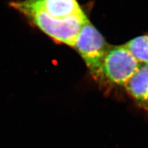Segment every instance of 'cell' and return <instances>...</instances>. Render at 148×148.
<instances>
[{
	"label": "cell",
	"instance_id": "1",
	"mask_svg": "<svg viewBox=\"0 0 148 148\" xmlns=\"http://www.w3.org/2000/svg\"><path fill=\"white\" fill-rule=\"evenodd\" d=\"M141 64L125 45H110L103 60L102 85L125 89Z\"/></svg>",
	"mask_w": 148,
	"mask_h": 148
},
{
	"label": "cell",
	"instance_id": "2",
	"mask_svg": "<svg viewBox=\"0 0 148 148\" xmlns=\"http://www.w3.org/2000/svg\"><path fill=\"white\" fill-rule=\"evenodd\" d=\"M110 46L88 20L78 35L75 48L80 54L94 79L102 85V67Z\"/></svg>",
	"mask_w": 148,
	"mask_h": 148
},
{
	"label": "cell",
	"instance_id": "3",
	"mask_svg": "<svg viewBox=\"0 0 148 148\" xmlns=\"http://www.w3.org/2000/svg\"><path fill=\"white\" fill-rule=\"evenodd\" d=\"M25 16L46 35L73 48L82 28L88 21L83 12L65 19L54 18L41 12H32Z\"/></svg>",
	"mask_w": 148,
	"mask_h": 148
},
{
	"label": "cell",
	"instance_id": "4",
	"mask_svg": "<svg viewBox=\"0 0 148 148\" xmlns=\"http://www.w3.org/2000/svg\"><path fill=\"white\" fill-rule=\"evenodd\" d=\"M11 5L24 15L41 12L57 19H65L83 12L77 0H25L12 3Z\"/></svg>",
	"mask_w": 148,
	"mask_h": 148
},
{
	"label": "cell",
	"instance_id": "5",
	"mask_svg": "<svg viewBox=\"0 0 148 148\" xmlns=\"http://www.w3.org/2000/svg\"><path fill=\"white\" fill-rule=\"evenodd\" d=\"M125 90L138 107L148 114V63L141 64Z\"/></svg>",
	"mask_w": 148,
	"mask_h": 148
},
{
	"label": "cell",
	"instance_id": "6",
	"mask_svg": "<svg viewBox=\"0 0 148 148\" xmlns=\"http://www.w3.org/2000/svg\"><path fill=\"white\" fill-rule=\"evenodd\" d=\"M124 45L141 64L148 63V35L136 36Z\"/></svg>",
	"mask_w": 148,
	"mask_h": 148
}]
</instances>
